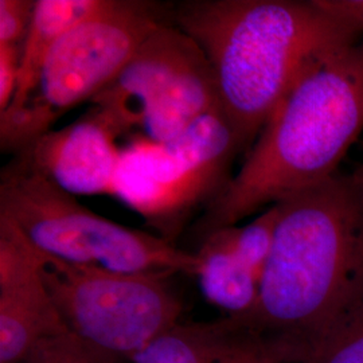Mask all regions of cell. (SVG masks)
Returning <instances> with one entry per match:
<instances>
[{
  "label": "cell",
  "instance_id": "cell-7",
  "mask_svg": "<svg viewBox=\"0 0 363 363\" xmlns=\"http://www.w3.org/2000/svg\"><path fill=\"white\" fill-rule=\"evenodd\" d=\"M37 253L66 328L96 350L133 362L179 323L183 307L169 274L113 272Z\"/></svg>",
  "mask_w": 363,
  "mask_h": 363
},
{
  "label": "cell",
  "instance_id": "cell-3",
  "mask_svg": "<svg viewBox=\"0 0 363 363\" xmlns=\"http://www.w3.org/2000/svg\"><path fill=\"white\" fill-rule=\"evenodd\" d=\"M363 130V38L313 66L274 109L199 230L238 225L335 177Z\"/></svg>",
  "mask_w": 363,
  "mask_h": 363
},
{
  "label": "cell",
  "instance_id": "cell-15",
  "mask_svg": "<svg viewBox=\"0 0 363 363\" xmlns=\"http://www.w3.org/2000/svg\"><path fill=\"white\" fill-rule=\"evenodd\" d=\"M306 363H363V286L337 315Z\"/></svg>",
  "mask_w": 363,
  "mask_h": 363
},
{
  "label": "cell",
  "instance_id": "cell-20",
  "mask_svg": "<svg viewBox=\"0 0 363 363\" xmlns=\"http://www.w3.org/2000/svg\"><path fill=\"white\" fill-rule=\"evenodd\" d=\"M229 363H281L269 349L247 330L237 350L234 351Z\"/></svg>",
  "mask_w": 363,
  "mask_h": 363
},
{
  "label": "cell",
  "instance_id": "cell-11",
  "mask_svg": "<svg viewBox=\"0 0 363 363\" xmlns=\"http://www.w3.org/2000/svg\"><path fill=\"white\" fill-rule=\"evenodd\" d=\"M105 0H38L22 49L18 86L13 103L18 108L34 91L40 70L58 40L79 22L97 13ZM6 109V111H7Z\"/></svg>",
  "mask_w": 363,
  "mask_h": 363
},
{
  "label": "cell",
  "instance_id": "cell-18",
  "mask_svg": "<svg viewBox=\"0 0 363 363\" xmlns=\"http://www.w3.org/2000/svg\"><path fill=\"white\" fill-rule=\"evenodd\" d=\"M22 49L16 46H0V113L13 103L18 86Z\"/></svg>",
  "mask_w": 363,
  "mask_h": 363
},
{
  "label": "cell",
  "instance_id": "cell-14",
  "mask_svg": "<svg viewBox=\"0 0 363 363\" xmlns=\"http://www.w3.org/2000/svg\"><path fill=\"white\" fill-rule=\"evenodd\" d=\"M279 217L280 203H276L242 226L234 225L214 232L259 280L272 252Z\"/></svg>",
  "mask_w": 363,
  "mask_h": 363
},
{
  "label": "cell",
  "instance_id": "cell-2",
  "mask_svg": "<svg viewBox=\"0 0 363 363\" xmlns=\"http://www.w3.org/2000/svg\"><path fill=\"white\" fill-rule=\"evenodd\" d=\"M172 19L208 57L241 152L298 78L363 38L315 0H190Z\"/></svg>",
  "mask_w": 363,
  "mask_h": 363
},
{
  "label": "cell",
  "instance_id": "cell-13",
  "mask_svg": "<svg viewBox=\"0 0 363 363\" xmlns=\"http://www.w3.org/2000/svg\"><path fill=\"white\" fill-rule=\"evenodd\" d=\"M201 268L196 274L203 296L211 304L242 316L253 310L259 298V280L216 232L203 237L196 252Z\"/></svg>",
  "mask_w": 363,
  "mask_h": 363
},
{
  "label": "cell",
  "instance_id": "cell-8",
  "mask_svg": "<svg viewBox=\"0 0 363 363\" xmlns=\"http://www.w3.org/2000/svg\"><path fill=\"white\" fill-rule=\"evenodd\" d=\"M91 103L121 133L139 128L154 142H169L196 118L222 108L208 57L169 23L156 27Z\"/></svg>",
  "mask_w": 363,
  "mask_h": 363
},
{
  "label": "cell",
  "instance_id": "cell-1",
  "mask_svg": "<svg viewBox=\"0 0 363 363\" xmlns=\"http://www.w3.org/2000/svg\"><path fill=\"white\" fill-rule=\"evenodd\" d=\"M363 286V228L346 177L280 202L253 310L234 316L281 363H306Z\"/></svg>",
  "mask_w": 363,
  "mask_h": 363
},
{
  "label": "cell",
  "instance_id": "cell-4",
  "mask_svg": "<svg viewBox=\"0 0 363 363\" xmlns=\"http://www.w3.org/2000/svg\"><path fill=\"white\" fill-rule=\"evenodd\" d=\"M0 217L40 253L66 262L123 273L196 276L198 253L156 234L108 220L42 175L13 160L3 171Z\"/></svg>",
  "mask_w": 363,
  "mask_h": 363
},
{
  "label": "cell",
  "instance_id": "cell-5",
  "mask_svg": "<svg viewBox=\"0 0 363 363\" xmlns=\"http://www.w3.org/2000/svg\"><path fill=\"white\" fill-rule=\"evenodd\" d=\"M150 1L105 0L52 48L26 101L0 113L3 151L21 152L52 130L58 118L93 101L123 72L156 27L166 23Z\"/></svg>",
  "mask_w": 363,
  "mask_h": 363
},
{
  "label": "cell",
  "instance_id": "cell-6",
  "mask_svg": "<svg viewBox=\"0 0 363 363\" xmlns=\"http://www.w3.org/2000/svg\"><path fill=\"white\" fill-rule=\"evenodd\" d=\"M240 152L222 108L169 142L136 136L121 150L113 196L175 244L191 210L202 202L208 206L230 181L229 169Z\"/></svg>",
  "mask_w": 363,
  "mask_h": 363
},
{
  "label": "cell",
  "instance_id": "cell-22",
  "mask_svg": "<svg viewBox=\"0 0 363 363\" xmlns=\"http://www.w3.org/2000/svg\"><path fill=\"white\" fill-rule=\"evenodd\" d=\"M21 363H39L38 361H35L34 358H31V357H27L26 359H23Z\"/></svg>",
  "mask_w": 363,
  "mask_h": 363
},
{
  "label": "cell",
  "instance_id": "cell-10",
  "mask_svg": "<svg viewBox=\"0 0 363 363\" xmlns=\"http://www.w3.org/2000/svg\"><path fill=\"white\" fill-rule=\"evenodd\" d=\"M121 132L96 108L61 130H49L15 162L74 195H113Z\"/></svg>",
  "mask_w": 363,
  "mask_h": 363
},
{
  "label": "cell",
  "instance_id": "cell-19",
  "mask_svg": "<svg viewBox=\"0 0 363 363\" xmlns=\"http://www.w3.org/2000/svg\"><path fill=\"white\" fill-rule=\"evenodd\" d=\"M325 13L355 27L363 34V0H315Z\"/></svg>",
  "mask_w": 363,
  "mask_h": 363
},
{
  "label": "cell",
  "instance_id": "cell-12",
  "mask_svg": "<svg viewBox=\"0 0 363 363\" xmlns=\"http://www.w3.org/2000/svg\"><path fill=\"white\" fill-rule=\"evenodd\" d=\"M234 316L178 323L150 343L132 363H226L242 337Z\"/></svg>",
  "mask_w": 363,
  "mask_h": 363
},
{
  "label": "cell",
  "instance_id": "cell-21",
  "mask_svg": "<svg viewBox=\"0 0 363 363\" xmlns=\"http://www.w3.org/2000/svg\"><path fill=\"white\" fill-rule=\"evenodd\" d=\"M346 181L363 228V163L346 177Z\"/></svg>",
  "mask_w": 363,
  "mask_h": 363
},
{
  "label": "cell",
  "instance_id": "cell-9",
  "mask_svg": "<svg viewBox=\"0 0 363 363\" xmlns=\"http://www.w3.org/2000/svg\"><path fill=\"white\" fill-rule=\"evenodd\" d=\"M67 331L37 250L0 217V363H21L42 340Z\"/></svg>",
  "mask_w": 363,
  "mask_h": 363
},
{
  "label": "cell",
  "instance_id": "cell-16",
  "mask_svg": "<svg viewBox=\"0 0 363 363\" xmlns=\"http://www.w3.org/2000/svg\"><path fill=\"white\" fill-rule=\"evenodd\" d=\"M27 357L39 363H123L115 357L93 349L70 331L42 340Z\"/></svg>",
  "mask_w": 363,
  "mask_h": 363
},
{
  "label": "cell",
  "instance_id": "cell-17",
  "mask_svg": "<svg viewBox=\"0 0 363 363\" xmlns=\"http://www.w3.org/2000/svg\"><path fill=\"white\" fill-rule=\"evenodd\" d=\"M35 1L0 0V46L23 48Z\"/></svg>",
  "mask_w": 363,
  "mask_h": 363
}]
</instances>
